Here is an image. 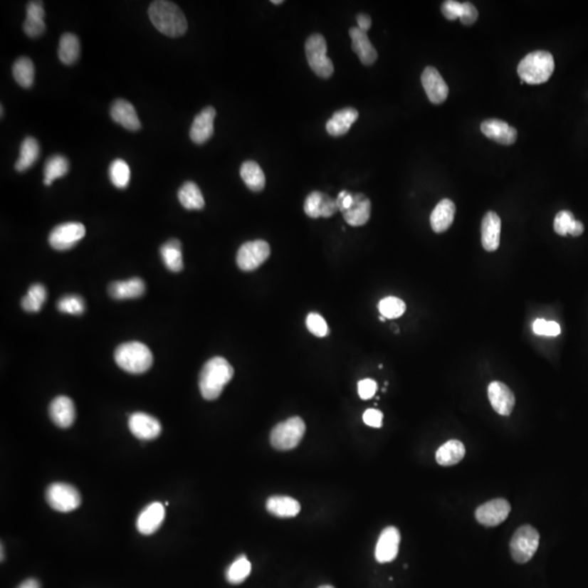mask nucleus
<instances>
[{
	"mask_svg": "<svg viewBox=\"0 0 588 588\" xmlns=\"http://www.w3.org/2000/svg\"><path fill=\"white\" fill-rule=\"evenodd\" d=\"M233 367L221 357H213L203 366L199 374V386L205 400L219 398L226 384L233 377Z\"/></svg>",
	"mask_w": 588,
	"mask_h": 588,
	"instance_id": "1",
	"label": "nucleus"
},
{
	"mask_svg": "<svg viewBox=\"0 0 588 588\" xmlns=\"http://www.w3.org/2000/svg\"><path fill=\"white\" fill-rule=\"evenodd\" d=\"M149 16L153 26L169 38L182 36L188 30V21L182 10L172 1L157 0L151 4Z\"/></svg>",
	"mask_w": 588,
	"mask_h": 588,
	"instance_id": "2",
	"label": "nucleus"
},
{
	"mask_svg": "<svg viewBox=\"0 0 588 588\" xmlns=\"http://www.w3.org/2000/svg\"><path fill=\"white\" fill-rule=\"evenodd\" d=\"M115 361L123 371L130 374H143L153 365V353L147 345L132 341L119 345L115 352Z\"/></svg>",
	"mask_w": 588,
	"mask_h": 588,
	"instance_id": "3",
	"label": "nucleus"
},
{
	"mask_svg": "<svg viewBox=\"0 0 588 588\" xmlns=\"http://www.w3.org/2000/svg\"><path fill=\"white\" fill-rule=\"evenodd\" d=\"M555 71L554 57L548 51H537L528 53L518 67V73L525 83L542 84L550 79Z\"/></svg>",
	"mask_w": 588,
	"mask_h": 588,
	"instance_id": "4",
	"label": "nucleus"
},
{
	"mask_svg": "<svg viewBox=\"0 0 588 588\" xmlns=\"http://www.w3.org/2000/svg\"><path fill=\"white\" fill-rule=\"evenodd\" d=\"M305 431V423L301 417H290L273 427L271 433V446L280 451L294 449L301 443Z\"/></svg>",
	"mask_w": 588,
	"mask_h": 588,
	"instance_id": "5",
	"label": "nucleus"
},
{
	"mask_svg": "<svg viewBox=\"0 0 588 588\" xmlns=\"http://www.w3.org/2000/svg\"><path fill=\"white\" fill-rule=\"evenodd\" d=\"M540 546V532L532 525H523L514 532L510 542V552L515 562L526 563L534 557Z\"/></svg>",
	"mask_w": 588,
	"mask_h": 588,
	"instance_id": "6",
	"label": "nucleus"
},
{
	"mask_svg": "<svg viewBox=\"0 0 588 588\" xmlns=\"http://www.w3.org/2000/svg\"><path fill=\"white\" fill-rule=\"evenodd\" d=\"M306 59L310 69L318 77L328 79L334 73V63L327 56V44L324 36L314 34L308 38L305 43Z\"/></svg>",
	"mask_w": 588,
	"mask_h": 588,
	"instance_id": "7",
	"label": "nucleus"
},
{
	"mask_svg": "<svg viewBox=\"0 0 588 588\" xmlns=\"http://www.w3.org/2000/svg\"><path fill=\"white\" fill-rule=\"evenodd\" d=\"M46 500L56 511H75L81 505V495L75 487L65 483L51 484L46 490Z\"/></svg>",
	"mask_w": 588,
	"mask_h": 588,
	"instance_id": "8",
	"label": "nucleus"
},
{
	"mask_svg": "<svg viewBox=\"0 0 588 588\" xmlns=\"http://www.w3.org/2000/svg\"><path fill=\"white\" fill-rule=\"evenodd\" d=\"M271 246L264 240L246 242L238 248L236 264L243 271H253L268 260Z\"/></svg>",
	"mask_w": 588,
	"mask_h": 588,
	"instance_id": "9",
	"label": "nucleus"
},
{
	"mask_svg": "<svg viewBox=\"0 0 588 588\" xmlns=\"http://www.w3.org/2000/svg\"><path fill=\"white\" fill-rule=\"evenodd\" d=\"M85 232V227L81 223L61 224L49 234V244L55 250H69L81 241Z\"/></svg>",
	"mask_w": 588,
	"mask_h": 588,
	"instance_id": "10",
	"label": "nucleus"
},
{
	"mask_svg": "<svg viewBox=\"0 0 588 588\" xmlns=\"http://www.w3.org/2000/svg\"><path fill=\"white\" fill-rule=\"evenodd\" d=\"M511 505L505 499H493L477 508L475 512L478 523L493 527L503 523L509 517Z\"/></svg>",
	"mask_w": 588,
	"mask_h": 588,
	"instance_id": "11",
	"label": "nucleus"
},
{
	"mask_svg": "<svg viewBox=\"0 0 588 588\" xmlns=\"http://www.w3.org/2000/svg\"><path fill=\"white\" fill-rule=\"evenodd\" d=\"M401 535L398 528L388 526L382 530L376 545L375 558L379 563L394 561L398 556Z\"/></svg>",
	"mask_w": 588,
	"mask_h": 588,
	"instance_id": "12",
	"label": "nucleus"
},
{
	"mask_svg": "<svg viewBox=\"0 0 588 588\" xmlns=\"http://www.w3.org/2000/svg\"><path fill=\"white\" fill-rule=\"evenodd\" d=\"M421 84L433 104H443L449 95L445 80L434 67H427L421 73Z\"/></svg>",
	"mask_w": 588,
	"mask_h": 588,
	"instance_id": "13",
	"label": "nucleus"
},
{
	"mask_svg": "<svg viewBox=\"0 0 588 588\" xmlns=\"http://www.w3.org/2000/svg\"><path fill=\"white\" fill-rule=\"evenodd\" d=\"M129 429L133 436L141 440H153L162 433V424L157 419L146 413L137 412L129 419Z\"/></svg>",
	"mask_w": 588,
	"mask_h": 588,
	"instance_id": "14",
	"label": "nucleus"
},
{
	"mask_svg": "<svg viewBox=\"0 0 588 588\" xmlns=\"http://www.w3.org/2000/svg\"><path fill=\"white\" fill-rule=\"evenodd\" d=\"M488 398L493 410L503 416L511 414L515 406V397L507 384L493 382L488 386Z\"/></svg>",
	"mask_w": 588,
	"mask_h": 588,
	"instance_id": "15",
	"label": "nucleus"
},
{
	"mask_svg": "<svg viewBox=\"0 0 588 588\" xmlns=\"http://www.w3.org/2000/svg\"><path fill=\"white\" fill-rule=\"evenodd\" d=\"M216 110L214 107H206L194 118L191 125L190 137L195 144H204L214 135V120Z\"/></svg>",
	"mask_w": 588,
	"mask_h": 588,
	"instance_id": "16",
	"label": "nucleus"
},
{
	"mask_svg": "<svg viewBox=\"0 0 588 588\" xmlns=\"http://www.w3.org/2000/svg\"><path fill=\"white\" fill-rule=\"evenodd\" d=\"M49 416L57 426L68 429L75 421V403L68 397H57L49 406Z\"/></svg>",
	"mask_w": 588,
	"mask_h": 588,
	"instance_id": "17",
	"label": "nucleus"
},
{
	"mask_svg": "<svg viewBox=\"0 0 588 588\" xmlns=\"http://www.w3.org/2000/svg\"><path fill=\"white\" fill-rule=\"evenodd\" d=\"M483 135L497 143L511 145L517 141L518 132L513 127L499 119H488L481 125Z\"/></svg>",
	"mask_w": 588,
	"mask_h": 588,
	"instance_id": "18",
	"label": "nucleus"
},
{
	"mask_svg": "<svg viewBox=\"0 0 588 588\" xmlns=\"http://www.w3.org/2000/svg\"><path fill=\"white\" fill-rule=\"evenodd\" d=\"M501 219L497 214L488 211L482 221V244L487 252H495L500 246Z\"/></svg>",
	"mask_w": 588,
	"mask_h": 588,
	"instance_id": "19",
	"label": "nucleus"
},
{
	"mask_svg": "<svg viewBox=\"0 0 588 588\" xmlns=\"http://www.w3.org/2000/svg\"><path fill=\"white\" fill-rule=\"evenodd\" d=\"M164 520V505L160 503H151L137 518V527L143 535H152L162 526Z\"/></svg>",
	"mask_w": 588,
	"mask_h": 588,
	"instance_id": "20",
	"label": "nucleus"
},
{
	"mask_svg": "<svg viewBox=\"0 0 588 588\" xmlns=\"http://www.w3.org/2000/svg\"><path fill=\"white\" fill-rule=\"evenodd\" d=\"M112 120L122 125L125 129L137 131L141 129V121L131 103L125 100H115L110 109Z\"/></svg>",
	"mask_w": 588,
	"mask_h": 588,
	"instance_id": "21",
	"label": "nucleus"
},
{
	"mask_svg": "<svg viewBox=\"0 0 588 588\" xmlns=\"http://www.w3.org/2000/svg\"><path fill=\"white\" fill-rule=\"evenodd\" d=\"M355 201L352 206L347 211H343L342 215L345 223L352 227H361L365 225L371 217L372 203L365 195L362 193L353 194Z\"/></svg>",
	"mask_w": 588,
	"mask_h": 588,
	"instance_id": "22",
	"label": "nucleus"
},
{
	"mask_svg": "<svg viewBox=\"0 0 588 588\" xmlns=\"http://www.w3.org/2000/svg\"><path fill=\"white\" fill-rule=\"evenodd\" d=\"M350 36L352 40V49L363 65H371L377 61V51L374 48L366 32L359 28H350Z\"/></svg>",
	"mask_w": 588,
	"mask_h": 588,
	"instance_id": "23",
	"label": "nucleus"
},
{
	"mask_svg": "<svg viewBox=\"0 0 588 588\" xmlns=\"http://www.w3.org/2000/svg\"><path fill=\"white\" fill-rule=\"evenodd\" d=\"M456 215V205L449 199L438 203L431 215V226L436 233H443L451 227Z\"/></svg>",
	"mask_w": 588,
	"mask_h": 588,
	"instance_id": "24",
	"label": "nucleus"
},
{
	"mask_svg": "<svg viewBox=\"0 0 588 588\" xmlns=\"http://www.w3.org/2000/svg\"><path fill=\"white\" fill-rule=\"evenodd\" d=\"M45 10L43 3L32 1L28 3L26 8V19L24 21L23 30L30 38H38L46 30L44 22Z\"/></svg>",
	"mask_w": 588,
	"mask_h": 588,
	"instance_id": "25",
	"label": "nucleus"
},
{
	"mask_svg": "<svg viewBox=\"0 0 588 588\" xmlns=\"http://www.w3.org/2000/svg\"><path fill=\"white\" fill-rule=\"evenodd\" d=\"M359 118V112L355 108L341 109L327 122L326 130L332 137H341L350 130L353 123Z\"/></svg>",
	"mask_w": 588,
	"mask_h": 588,
	"instance_id": "26",
	"label": "nucleus"
},
{
	"mask_svg": "<svg viewBox=\"0 0 588 588\" xmlns=\"http://www.w3.org/2000/svg\"><path fill=\"white\" fill-rule=\"evenodd\" d=\"M108 291L110 297L116 300L137 299L145 292V283L141 278L117 281L110 285Z\"/></svg>",
	"mask_w": 588,
	"mask_h": 588,
	"instance_id": "27",
	"label": "nucleus"
},
{
	"mask_svg": "<svg viewBox=\"0 0 588 588\" xmlns=\"http://www.w3.org/2000/svg\"><path fill=\"white\" fill-rule=\"evenodd\" d=\"M269 513L278 518H294L301 511L299 501L287 495H273L267 500Z\"/></svg>",
	"mask_w": 588,
	"mask_h": 588,
	"instance_id": "28",
	"label": "nucleus"
},
{
	"mask_svg": "<svg viewBox=\"0 0 588 588\" xmlns=\"http://www.w3.org/2000/svg\"><path fill=\"white\" fill-rule=\"evenodd\" d=\"M466 456V447L458 440H449L436 452V461L443 466L460 463Z\"/></svg>",
	"mask_w": 588,
	"mask_h": 588,
	"instance_id": "29",
	"label": "nucleus"
},
{
	"mask_svg": "<svg viewBox=\"0 0 588 588\" xmlns=\"http://www.w3.org/2000/svg\"><path fill=\"white\" fill-rule=\"evenodd\" d=\"M240 174H241L242 180L244 181L246 187L250 190L254 191V192H261L265 188L266 179H265L262 168L257 162H253V160L243 162L241 169H240Z\"/></svg>",
	"mask_w": 588,
	"mask_h": 588,
	"instance_id": "30",
	"label": "nucleus"
},
{
	"mask_svg": "<svg viewBox=\"0 0 588 588\" xmlns=\"http://www.w3.org/2000/svg\"><path fill=\"white\" fill-rule=\"evenodd\" d=\"M40 144L34 137H26L20 147V157L16 162V172H23L32 167L40 157Z\"/></svg>",
	"mask_w": 588,
	"mask_h": 588,
	"instance_id": "31",
	"label": "nucleus"
},
{
	"mask_svg": "<svg viewBox=\"0 0 588 588\" xmlns=\"http://www.w3.org/2000/svg\"><path fill=\"white\" fill-rule=\"evenodd\" d=\"M178 197L181 205L184 209H190V211H194V209L199 211V209H204V196H203L201 190L194 182L189 181V182L184 183L179 190Z\"/></svg>",
	"mask_w": 588,
	"mask_h": 588,
	"instance_id": "32",
	"label": "nucleus"
},
{
	"mask_svg": "<svg viewBox=\"0 0 588 588\" xmlns=\"http://www.w3.org/2000/svg\"><path fill=\"white\" fill-rule=\"evenodd\" d=\"M554 229L559 236H565L571 234L573 236H579L584 232V226L581 221L575 220L571 211H562L557 214L555 218Z\"/></svg>",
	"mask_w": 588,
	"mask_h": 588,
	"instance_id": "33",
	"label": "nucleus"
},
{
	"mask_svg": "<svg viewBox=\"0 0 588 588\" xmlns=\"http://www.w3.org/2000/svg\"><path fill=\"white\" fill-rule=\"evenodd\" d=\"M162 261L169 271L179 273L183 269L182 251L179 240L172 238L166 242L160 248Z\"/></svg>",
	"mask_w": 588,
	"mask_h": 588,
	"instance_id": "34",
	"label": "nucleus"
},
{
	"mask_svg": "<svg viewBox=\"0 0 588 588\" xmlns=\"http://www.w3.org/2000/svg\"><path fill=\"white\" fill-rule=\"evenodd\" d=\"M58 56L61 63L72 65L80 56V41L77 35L65 33L59 42Z\"/></svg>",
	"mask_w": 588,
	"mask_h": 588,
	"instance_id": "35",
	"label": "nucleus"
},
{
	"mask_svg": "<svg viewBox=\"0 0 588 588\" xmlns=\"http://www.w3.org/2000/svg\"><path fill=\"white\" fill-rule=\"evenodd\" d=\"M14 80L24 88H31L34 82V65L28 57H20L12 67Z\"/></svg>",
	"mask_w": 588,
	"mask_h": 588,
	"instance_id": "36",
	"label": "nucleus"
},
{
	"mask_svg": "<svg viewBox=\"0 0 588 588\" xmlns=\"http://www.w3.org/2000/svg\"><path fill=\"white\" fill-rule=\"evenodd\" d=\"M68 170H69V162L67 158L61 155L51 156L45 164V186L49 187L55 179L65 176Z\"/></svg>",
	"mask_w": 588,
	"mask_h": 588,
	"instance_id": "37",
	"label": "nucleus"
},
{
	"mask_svg": "<svg viewBox=\"0 0 588 588\" xmlns=\"http://www.w3.org/2000/svg\"><path fill=\"white\" fill-rule=\"evenodd\" d=\"M47 291L44 285L35 283L31 285L28 294L22 299V308L30 313H36L46 301Z\"/></svg>",
	"mask_w": 588,
	"mask_h": 588,
	"instance_id": "38",
	"label": "nucleus"
},
{
	"mask_svg": "<svg viewBox=\"0 0 588 588\" xmlns=\"http://www.w3.org/2000/svg\"><path fill=\"white\" fill-rule=\"evenodd\" d=\"M109 177L116 188L125 189L130 182L131 172L129 164L122 159H116L109 166Z\"/></svg>",
	"mask_w": 588,
	"mask_h": 588,
	"instance_id": "39",
	"label": "nucleus"
},
{
	"mask_svg": "<svg viewBox=\"0 0 588 588\" xmlns=\"http://www.w3.org/2000/svg\"><path fill=\"white\" fill-rule=\"evenodd\" d=\"M251 569H252V565H251L250 561L244 556L238 557V558L230 565L226 577H227V581L229 582L230 584L238 585V584H241L242 582L246 581V577L250 575Z\"/></svg>",
	"mask_w": 588,
	"mask_h": 588,
	"instance_id": "40",
	"label": "nucleus"
},
{
	"mask_svg": "<svg viewBox=\"0 0 588 588\" xmlns=\"http://www.w3.org/2000/svg\"><path fill=\"white\" fill-rule=\"evenodd\" d=\"M378 310L384 318L392 320V318H398L402 316L406 312V305L399 298L388 297L384 298L379 302Z\"/></svg>",
	"mask_w": 588,
	"mask_h": 588,
	"instance_id": "41",
	"label": "nucleus"
},
{
	"mask_svg": "<svg viewBox=\"0 0 588 588\" xmlns=\"http://www.w3.org/2000/svg\"><path fill=\"white\" fill-rule=\"evenodd\" d=\"M57 308L63 313L71 314V315H81L85 310V304L83 299L75 294H70L61 298L57 304Z\"/></svg>",
	"mask_w": 588,
	"mask_h": 588,
	"instance_id": "42",
	"label": "nucleus"
},
{
	"mask_svg": "<svg viewBox=\"0 0 588 588\" xmlns=\"http://www.w3.org/2000/svg\"><path fill=\"white\" fill-rule=\"evenodd\" d=\"M306 327L308 332H312L314 336L326 337L329 334V328L327 326L326 320L322 315L317 313H310L306 317Z\"/></svg>",
	"mask_w": 588,
	"mask_h": 588,
	"instance_id": "43",
	"label": "nucleus"
},
{
	"mask_svg": "<svg viewBox=\"0 0 588 588\" xmlns=\"http://www.w3.org/2000/svg\"><path fill=\"white\" fill-rule=\"evenodd\" d=\"M532 330L538 336L557 337L560 335V325L556 322H548L544 318H538L532 324Z\"/></svg>",
	"mask_w": 588,
	"mask_h": 588,
	"instance_id": "44",
	"label": "nucleus"
},
{
	"mask_svg": "<svg viewBox=\"0 0 588 588\" xmlns=\"http://www.w3.org/2000/svg\"><path fill=\"white\" fill-rule=\"evenodd\" d=\"M322 197H324V193L317 192V191L310 193V194L306 197L305 203H304V211H305V214L308 216V217H320Z\"/></svg>",
	"mask_w": 588,
	"mask_h": 588,
	"instance_id": "45",
	"label": "nucleus"
},
{
	"mask_svg": "<svg viewBox=\"0 0 588 588\" xmlns=\"http://www.w3.org/2000/svg\"><path fill=\"white\" fill-rule=\"evenodd\" d=\"M441 12L446 19L450 21L461 19L462 14H463V4L454 1V0H447L441 6Z\"/></svg>",
	"mask_w": 588,
	"mask_h": 588,
	"instance_id": "46",
	"label": "nucleus"
},
{
	"mask_svg": "<svg viewBox=\"0 0 588 588\" xmlns=\"http://www.w3.org/2000/svg\"><path fill=\"white\" fill-rule=\"evenodd\" d=\"M376 390H377V384H376L375 380L369 379V378L361 380L357 384L359 398L363 399V400H369V399L373 398L375 396Z\"/></svg>",
	"mask_w": 588,
	"mask_h": 588,
	"instance_id": "47",
	"label": "nucleus"
},
{
	"mask_svg": "<svg viewBox=\"0 0 588 588\" xmlns=\"http://www.w3.org/2000/svg\"><path fill=\"white\" fill-rule=\"evenodd\" d=\"M363 421L367 426L379 429L382 425V413L376 409H369L363 414Z\"/></svg>",
	"mask_w": 588,
	"mask_h": 588,
	"instance_id": "48",
	"label": "nucleus"
},
{
	"mask_svg": "<svg viewBox=\"0 0 588 588\" xmlns=\"http://www.w3.org/2000/svg\"><path fill=\"white\" fill-rule=\"evenodd\" d=\"M478 18V11L473 4L463 3V14L461 16V22L464 26H472L476 22Z\"/></svg>",
	"mask_w": 588,
	"mask_h": 588,
	"instance_id": "49",
	"label": "nucleus"
},
{
	"mask_svg": "<svg viewBox=\"0 0 588 588\" xmlns=\"http://www.w3.org/2000/svg\"><path fill=\"white\" fill-rule=\"evenodd\" d=\"M338 209L336 199H332L329 195L324 194L322 197V211H320V217L328 218L332 217Z\"/></svg>",
	"mask_w": 588,
	"mask_h": 588,
	"instance_id": "50",
	"label": "nucleus"
},
{
	"mask_svg": "<svg viewBox=\"0 0 588 588\" xmlns=\"http://www.w3.org/2000/svg\"><path fill=\"white\" fill-rule=\"evenodd\" d=\"M353 201H355V197H353V194L351 193L347 192V191H341L339 193L338 196H337L336 201L337 205H338V209L343 213V211H347V209H350L352 206Z\"/></svg>",
	"mask_w": 588,
	"mask_h": 588,
	"instance_id": "51",
	"label": "nucleus"
},
{
	"mask_svg": "<svg viewBox=\"0 0 588 588\" xmlns=\"http://www.w3.org/2000/svg\"><path fill=\"white\" fill-rule=\"evenodd\" d=\"M357 28L363 32H367L372 26L371 16L365 14H359L357 16Z\"/></svg>",
	"mask_w": 588,
	"mask_h": 588,
	"instance_id": "52",
	"label": "nucleus"
},
{
	"mask_svg": "<svg viewBox=\"0 0 588 588\" xmlns=\"http://www.w3.org/2000/svg\"><path fill=\"white\" fill-rule=\"evenodd\" d=\"M18 588H41V585L36 579H30L20 584Z\"/></svg>",
	"mask_w": 588,
	"mask_h": 588,
	"instance_id": "53",
	"label": "nucleus"
},
{
	"mask_svg": "<svg viewBox=\"0 0 588 588\" xmlns=\"http://www.w3.org/2000/svg\"><path fill=\"white\" fill-rule=\"evenodd\" d=\"M271 3L275 4V5H281V4H283V0H279V1H275V0H273Z\"/></svg>",
	"mask_w": 588,
	"mask_h": 588,
	"instance_id": "54",
	"label": "nucleus"
},
{
	"mask_svg": "<svg viewBox=\"0 0 588 588\" xmlns=\"http://www.w3.org/2000/svg\"><path fill=\"white\" fill-rule=\"evenodd\" d=\"M318 588H335V587H334V586H332V585H322V586H320V587H318Z\"/></svg>",
	"mask_w": 588,
	"mask_h": 588,
	"instance_id": "55",
	"label": "nucleus"
},
{
	"mask_svg": "<svg viewBox=\"0 0 588 588\" xmlns=\"http://www.w3.org/2000/svg\"><path fill=\"white\" fill-rule=\"evenodd\" d=\"M1 561H4V546L1 545Z\"/></svg>",
	"mask_w": 588,
	"mask_h": 588,
	"instance_id": "56",
	"label": "nucleus"
},
{
	"mask_svg": "<svg viewBox=\"0 0 588 588\" xmlns=\"http://www.w3.org/2000/svg\"><path fill=\"white\" fill-rule=\"evenodd\" d=\"M1 117H4V106L1 105Z\"/></svg>",
	"mask_w": 588,
	"mask_h": 588,
	"instance_id": "57",
	"label": "nucleus"
},
{
	"mask_svg": "<svg viewBox=\"0 0 588 588\" xmlns=\"http://www.w3.org/2000/svg\"><path fill=\"white\" fill-rule=\"evenodd\" d=\"M379 320H382V322H384V320H384V316H382V317H380Z\"/></svg>",
	"mask_w": 588,
	"mask_h": 588,
	"instance_id": "58",
	"label": "nucleus"
},
{
	"mask_svg": "<svg viewBox=\"0 0 588 588\" xmlns=\"http://www.w3.org/2000/svg\"><path fill=\"white\" fill-rule=\"evenodd\" d=\"M394 328H398V327H397L396 325H394ZM394 332H396L397 334H398L399 330H397V329H396V330H394Z\"/></svg>",
	"mask_w": 588,
	"mask_h": 588,
	"instance_id": "59",
	"label": "nucleus"
}]
</instances>
